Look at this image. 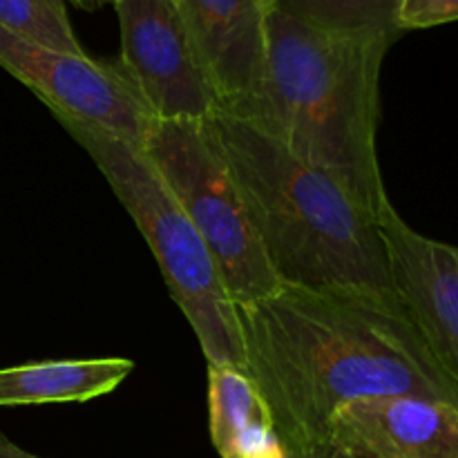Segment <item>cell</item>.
I'll use <instances>...</instances> for the list:
<instances>
[{"instance_id":"6da1fadb","label":"cell","mask_w":458,"mask_h":458,"mask_svg":"<svg viewBox=\"0 0 458 458\" xmlns=\"http://www.w3.org/2000/svg\"><path fill=\"white\" fill-rule=\"evenodd\" d=\"M244 371L271 410L284 450L329 438L356 398L420 396L458 405V387L396 293L282 284L237 307Z\"/></svg>"},{"instance_id":"7a4b0ae2","label":"cell","mask_w":458,"mask_h":458,"mask_svg":"<svg viewBox=\"0 0 458 458\" xmlns=\"http://www.w3.org/2000/svg\"><path fill=\"white\" fill-rule=\"evenodd\" d=\"M398 36L325 30L273 7L259 97L237 116L380 213L389 201L376 150L380 70Z\"/></svg>"},{"instance_id":"3957f363","label":"cell","mask_w":458,"mask_h":458,"mask_svg":"<svg viewBox=\"0 0 458 458\" xmlns=\"http://www.w3.org/2000/svg\"><path fill=\"white\" fill-rule=\"evenodd\" d=\"M201 128L231 168L282 284L394 293L378 213L253 121L219 110Z\"/></svg>"},{"instance_id":"277c9868","label":"cell","mask_w":458,"mask_h":458,"mask_svg":"<svg viewBox=\"0 0 458 458\" xmlns=\"http://www.w3.org/2000/svg\"><path fill=\"white\" fill-rule=\"evenodd\" d=\"M58 123L88 152L146 237L170 298L195 331L206 362L244 369L237 307L204 240L143 148L74 121Z\"/></svg>"},{"instance_id":"5b68a950","label":"cell","mask_w":458,"mask_h":458,"mask_svg":"<svg viewBox=\"0 0 458 458\" xmlns=\"http://www.w3.org/2000/svg\"><path fill=\"white\" fill-rule=\"evenodd\" d=\"M143 152L204 240L233 304L244 307L276 293L282 282L231 168L201 123L155 121Z\"/></svg>"},{"instance_id":"8992f818","label":"cell","mask_w":458,"mask_h":458,"mask_svg":"<svg viewBox=\"0 0 458 458\" xmlns=\"http://www.w3.org/2000/svg\"><path fill=\"white\" fill-rule=\"evenodd\" d=\"M0 67L30 88L56 121L98 128L139 148L155 125L119 63L43 47L0 27Z\"/></svg>"},{"instance_id":"52a82bcc","label":"cell","mask_w":458,"mask_h":458,"mask_svg":"<svg viewBox=\"0 0 458 458\" xmlns=\"http://www.w3.org/2000/svg\"><path fill=\"white\" fill-rule=\"evenodd\" d=\"M119 65L155 121L204 123L222 97L201 61L182 13L168 0H116Z\"/></svg>"},{"instance_id":"ba28073f","label":"cell","mask_w":458,"mask_h":458,"mask_svg":"<svg viewBox=\"0 0 458 458\" xmlns=\"http://www.w3.org/2000/svg\"><path fill=\"white\" fill-rule=\"evenodd\" d=\"M378 228L394 293L458 387V246L420 235L392 201L380 208Z\"/></svg>"},{"instance_id":"9c48e42d","label":"cell","mask_w":458,"mask_h":458,"mask_svg":"<svg viewBox=\"0 0 458 458\" xmlns=\"http://www.w3.org/2000/svg\"><path fill=\"white\" fill-rule=\"evenodd\" d=\"M329 438L358 458H458V405L420 396H367L340 407Z\"/></svg>"},{"instance_id":"30bf717a","label":"cell","mask_w":458,"mask_h":458,"mask_svg":"<svg viewBox=\"0 0 458 458\" xmlns=\"http://www.w3.org/2000/svg\"><path fill=\"white\" fill-rule=\"evenodd\" d=\"M182 21L222 97L244 114L259 97L273 0H179Z\"/></svg>"},{"instance_id":"8fae6325","label":"cell","mask_w":458,"mask_h":458,"mask_svg":"<svg viewBox=\"0 0 458 458\" xmlns=\"http://www.w3.org/2000/svg\"><path fill=\"white\" fill-rule=\"evenodd\" d=\"M208 432L222 458H284L271 410L242 367L208 365Z\"/></svg>"},{"instance_id":"7c38bea8","label":"cell","mask_w":458,"mask_h":458,"mask_svg":"<svg viewBox=\"0 0 458 458\" xmlns=\"http://www.w3.org/2000/svg\"><path fill=\"white\" fill-rule=\"evenodd\" d=\"M134 371L128 358L34 360L0 369V407L88 403L107 396Z\"/></svg>"},{"instance_id":"4fadbf2b","label":"cell","mask_w":458,"mask_h":458,"mask_svg":"<svg viewBox=\"0 0 458 458\" xmlns=\"http://www.w3.org/2000/svg\"><path fill=\"white\" fill-rule=\"evenodd\" d=\"M398 0H273V7L309 25L338 31H394Z\"/></svg>"},{"instance_id":"5bb4252c","label":"cell","mask_w":458,"mask_h":458,"mask_svg":"<svg viewBox=\"0 0 458 458\" xmlns=\"http://www.w3.org/2000/svg\"><path fill=\"white\" fill-rule=\"evenodd\" d=\"M0 27L43 47L85 54L67 16V0H0Z\"/></svg>"},{"instance_id":"9a60e30c","label":"cell","mask_w":458,"mask_h":458,"mask_svg":"<svg viewBox=\"0 0 458 458\" xmlns=\"http://www.w3.org/2000/svg\"><path fill=\"white\" fill-rule=\"evenodd\" d=\"M458 21V0H398L396 22L398 31L428 30Z\"/></svg>"},{"instance_id":"2e32d148","label":"cell","mask_w":458,"mask_h":458,"mask_svg":"<svg viewBox=\"0 0 458 458\" xmlns=\"http://www.w3.org/2000/svg\"><path fill=\"white\" fill-rule=\"evenodd\" d=\"M284 458H358L352 452L343 450L335 443H331V438L327 441L311 443V445L295 447V450H284Z\"/></svg>"},{"instance_id":"e0dca14e","label":"cell","mask_w":458,"mask_h":458,"mask_svg":"<svg viewBox=\"0 0 458 458\" xmlns=\"http://www.w3.org/2000/svg\"><path fill=\"white\" fill-rule=\"evenodd\" d=\"M0 458H40V456L22 450V447L16 445L12 438H7L3 432H0Z\"/></svg>"},{"instance_id":"ac0fdd59","label":"cell","mask_w":458,"mask_h":458,"mask_svg":"<svg viewBox=\"0 0 458 458\" xmlns=\"http://www.w3.org/2000/svg\"><path fill=\"white\" fill-rule=\"evenodd\" d=\"M89 9H97V7H103V4H116V0H88Z\"/></svg>"},{"instance_id":"d6986e66","label":"cell","mask_w":458,"mask_h":458,"mask_svg":"<svg viewBox=\"0 0 458 458\" xmlns=\"http://www.w3.org/2000/svg\"><path fill=\"white\" fill-rule=\"evenodd\" d=\"M67 3H72L74 7H79V9H89L88 0H67Z\"/></svg>"},{"instance_id":"ffe728a7","label":"cell","mask_w":458,"mask_h":458,"mask_svg":"<svg viewBox=\"0 0 458 458\" xmlns=\"http://www.w3.org/2000/svg\"><path fill=\"white\" fill-rule=\"evenodd\" d=\"M168 3H173L174 7H177V4H179V0H168Z\"/></svg>"}]
</instances>
